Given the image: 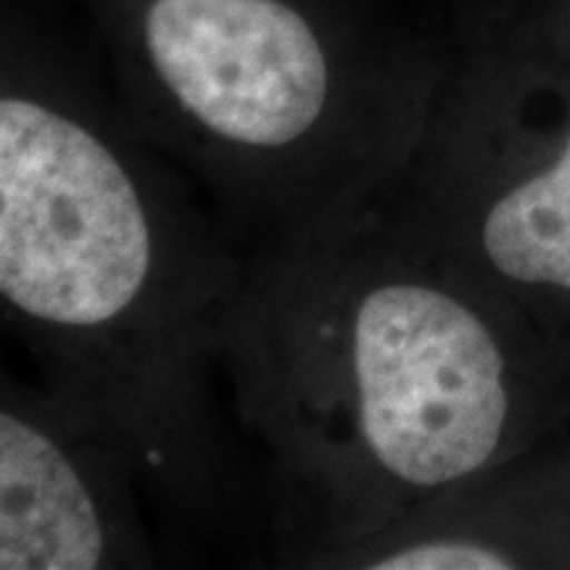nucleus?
<instances>
[{
	"label": "nucleus",
	"mask_w": 570,
	"mask_h": 570,
	"mask_svg": "<svg viewBox=\"0 0 570 570\" xmlns=\"http://www.w3.org/2000/svg\"><path fill=\"white\" fill-rule=\"evenodd\" d=\"M570 338V114L431 119L381 206Z\"/></svg>",
	"instance_id": "obj_3"
},
{
	"label": "nucleus",
	"mask_w": 570,
	"mask_h": 570,
	"mask_svg": "<svg viewBox=\"0 0 570 570\" xmlns=\"http://www.w3.org/2000/svg\"><path fill=\"white\" fill-rule=\"evenodd\" d=\"M252 246L138 130L0 98V304L35 377L194 531L262 518L225 386Z\"/></svg>",
	"instance_id": "obj_2"
},
{
	"label": "nucleus",
	"mask_w": 570,
	"mask_h": 570,
	"mask_svg": "<svg viewBox=\"0 0 570 570\" xmlns=\"http://www.w3.org/2000/svg\"><path fill=\"white\" fill-rule=\"evenodd\" d=\"M529 454L325 554L315 568L570 566V462H525Z\"/></svg>",
	"instance_id": "obj_5"
},
{
	"label": "nucleus",
	"mask_w": 570,
	"mask_h": 570,
	"mask_svg": "<svg viewBox=\"0 0 570 570\" xmlns=\"http://www.w3.org/2000/svg\"><path fill=\"white\" fill-rule=\"evenodd\" d=\"M227 402L283 560L523 458L570 412V338L386 209L252 248Z\"/></svg>",
	"instance_id": "obj_1"
},
{
	"label": "nucleus",
	"mask_w": 570,
	"mask_h": 570,
	"mask_svg": "<svg viewBox=\"0 0 570 570\" xmlns=\"http://www.w3.org/2000/svg\"><path fill=\"white\" fill-rule=\"evenodd\" d=\"M130 458L53 389L0 375V570L156 568Z\"/></svg>",
	"instance_id": "obj_4"
}]
</instances>
